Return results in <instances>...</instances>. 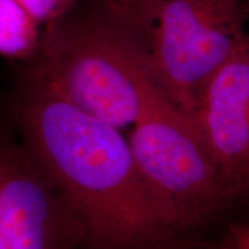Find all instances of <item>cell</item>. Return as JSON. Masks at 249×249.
Listing matches in <instances>:
<instances>
[{"instance_id": "1", "label": "cell", "mask_w": 249, "mask_h": 249, "mask_svg": "<svg viewBox=\"0 0 249 249\" xmlns=\"http://www.w3.org/2000/svg\"><path fill=\"white\" fill-rule=\"evenodd\" d=\"M8 116L79 218L82 249H151L178 231L120 129L71 104L30 62L9 97Z\"/></svg>"}, {"instance_id": "2", "label": "cell", "mask_w": 249, "mask_h": 249, "mask_svg": "<svg viewBox=\"0 0 249 249\" xmlns=\"http://www.w3.org/2000/svg\"><path fill=\"white\" fill-rule=\"evenodd\" d=\"M149 39L150 30L107 0H77L43 27L29 62L71 104L121 129L160 89Z\"/></svg>"}, {"instance_id": "3", "label": "cell", "mask_w": 249, "mask_h": 249, "mask_svg": "<svg viewBox=\"0 0 249 249\" xmlns=\"http://www.w3.org/2000/svg\"><path fill=\"white\" fill-rule=\"evenodd\" d=\"M127 141L178 231L207 222L233 198L192 120L161 89L145 102Z\"/></svg>"}, {"instance_id": "4", "label": "cell", "mask_w": 249, "mask_h": 249, "mask_svg": "<svg viewBox=\"0 0 249 249\" xmlns=\"http://www.w3.org/2000/svg\"><path fill=\"white\" fill-rule=\"evenodd\" d=\"M249 33V0H164L149 39L152 76L191 118L201 87Z\"/></svg>"}, {"instance_id": "5", "label": "cell", "mask_w": 249, "mask_h": 249, "mask_svg": "<svg viewBox=\"0 0 249 249\" xmlns=\"http://www.w3.org/2000/svg\"><path fill=\"white\" fill-rule=\"evenodd\" d=\"M73 208L18 140L0 133V249H82Z\"/></svg>"}, {"instance_id": "6", "label": "cell", "mask_w": 249, "mask_h": 249, "mask_svg": "<svg viewBox=\"0 0 249 249\" xmlns=\"http://www.w3.org/2000/svg\"><path fill=\"white\" fill-rule=\"evenodd\" d=\"M233 198L249 189V33L208 77L191 118Z\"/></svg>"}, {"instance_id": "7", "label": "cell", "mask_w": 249, "mask_h": 249, "mask_svg": "<svg viewBox=\"0 0 249 249\" xmlns=\"http://www.w3.org/2000/svg\"><path fill=\"white\" fill-rule=\"evenodd\" d=\"M43 28L17 0H0V55L30 60L38 49Z\"/></svg>"}, {"instance_id": "8", "label": "cell", "mask_w": 249, "mask_h": 249, "mask_svg": "<svg viewBox=\"0 0 249 249\" xmlns=\"http://www.w3.org/2000/svg\"><path fill=\"white\" fill-rule=\"evenodd\" d=\"M40 27L61 17L77 0H17Z\"/></svg>"}, {"instance_id": "9", "label": "cell", "mask_w": 249, "mask_h": 249, "mask_svg": "<svg viewBox=\"0 0 249 249\" xmlns=\"http://www.w3.org/2000/svg\"><path fill=\"white\" fill-rule=\"evenodd\" d=\"M151 31L155 18L164 0H107Z\"/></svg>"}, {"instance_id": "10", "label": "cell", "mask_w": 249, "mask_h": 249, "mask_svg": "<svg viewBox=\"0 0 249 249\" xmlns=\"http://www.w3.org/2000/svg\"><path fill=\"white\" fill-rule=\"evenodd\" d=\"M230 249H249V225L234 224L230 227Z\"/></svg>"}]
</instances>
